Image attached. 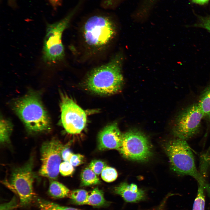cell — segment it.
Returning a JSON list of instances; mask_svg holds the SVG:
<instances>
[{"mask_svg": "<svg viewBox=\"0 0 210 210\" xmlns=\"http://www.w3.org/2000/svg\"><path fill=\"white\" fill-rule=\"evenodd\" d=\"M12 107L29 132L40 133L51 129L49 115L37 92L30 91L15 99Z\"/></svg>", "mask_w": 210, "mask_h": 210, "instance_id": "obj_1", "label": "cell"}, {"mask_svg": "<svg viewBox=\"0 0 210 210\" xmlns=\"http://www.w3.org/2000/svg\"><path fill=\"white\" fill-rule=\"evenodd\" d=\"M122 58L117 56L107 64L96 68L85 80L86 88L101 95H110L120 90L123 83Z\"/></svg>", "mask_w": 210, "mask_h": 210, "instance_id": "obj_2", "label": "cell"}, {"mask_svg": "<svg viewBox=\"0 0 210 210\" xmlns=\"http://www.w3.org/2000/svg\"><path fill=\"white\" fill-rule=\"evenodd\" d=\"M165 150L173 171L181 175L190 176L199 183L207 185L197 169L193 154L186 140L178 138L172 140L166 145Z\"/></svg>", "mask_w": 210, "mask_h": 210, "instance_id": "obj_3", "label": "cell"}, {"mask_svg": "<svg viewBox=\"0 0 210 210\" xmlns=\"http://www.w3.org/2000/svg\"><path fill=\"white\" fill-rule=\"evenodd\" d=\"M81 3L78 4L63 19L52 24H48L43 49L44 61L53 63L62 60L64 56V48L62 38L64 31L71 19L78 12Z\"/></svg>", "mask_w": 210, "mask_h": 210, "instance_id": "obj_4", "label": "cell"}, {"mask_svg": "<svg viewBox=\"0 0 210 210\" xmlns=\"http://www.w3.org/2000/svg\"><path fill=\"white\" fill-rule=\"evenodd\" d=\"M83 28L86 43L95 48L106 45L115 33L113 20L109 15L102 13L94 14L89 17L84 22Z\"/></svg>", "mask_w": 210, "mask_h": 210, "instance_id": "obj_5", "label": "cell"}, {"mask_svg": "<svg viewBox=\"0 0 210 210\" xmlns=\"http://www.w3.org/2000/svg\"><path fill=\"white\" fill-rule=\"evenodd\" d=\"M33 167V159L31 158L23 166L13 171L6 183L18 196L21 206L28 205L32 200L35 177Z\"/></svg>", "mask_w": 210, "mask_h": 210, "instance_id": "obj_6", "label": "cell"}, {"mask_svg": "<svg viewBox=\"0 0 210 210\" xmlns=\"http://www.w3.org/2000/svg\"><path fill=\"white\" fill-rule=\"evenodd\" d=\"M203 114L198 103L190 105L177 116L173 131L177 138L185 140L195 135L200 131Z\"/></svg>", "mask_w": 210, "mask_h": 210, "instance_id": "obj_7", "label": "cell"}, {"mask_svg": "<svg viewBox=\"0 0 210 210\" xmlns=\"http://www.w3.org/2000/svg\"><path fill=\"white\" fill-rule=\"evenodd\" d=\"M60 97L61 120L64 128L69 134H79L86 125L85 112L66 94L61 93Z\"/></svg>", "mask_w": 210, "mask_h": 210, "instance_id": "obj_8", "label": "cell"}, {"mask_svg": "<svg viewBox=\"0 0 210 210\" xmlns=\"http://www.w3.org/2000/svg\"><path fill=\"white\" fill-rule=\"evenodd\" d=\"M118 150L125 158L136 161H143L151 155L148 140L142 133L131 130L123 134L122 141Z\"/></svg>", "mask_w": 210, "mask_h": 210, "instance_id": "obj_9", "label": "cell"}, {"mask_svg": "<svg viewBox=\"0 0 210 210\" xmlns=\"http://www.w3.org/2000/svg\"><path fill=\"white\" fill-rule=\"evenodd\" d=\"M65 146L55 138L42 144L40 150L41 165L39 172L40 175L52 180L57 178L62 151Z\"/></svg>", "mask_w": 210, "mask_h": 210, "instance_id": "obj_10", "label": "cell"}, {"mask_svg": "<svg viewBox=\"0 0 210 210\" xmlns=\"http://www.w3.org/2000/svg\"><path fill=\"white\" fill-rule=\"evenodd\" d=\"M122 136L116 123L107 125L98 134L99 149L101 150L110 149L118 150L121 145Z\"/></svg>", "mask_w": 210, "mask_h": 210, "instance_id": "obj_11", "label": "cell"}, {"mask_svg": "<svg viewBox=\"0 0 210 210\" xmlns=\"http://www.w3.org/2000/svg\"><path fill=\"white\" fill-rule=\"evenodd\" d=\"M114 192L121 196L124 200L128 203H136L144 200L145 193L134 183H121L114 189Z\"/></svg>", "mask_w": 210, "mask_h": 210, "instance_id": "obj_12", "label": "cell"}, {"mask_svg": "<svg viewBox=\"0 0 210 210\" xmlns=\"http://www.w3.org/2000/svg\"><path fill=\"white\" fill-rule=\"evenodd\" d=\"M198 103L204 118L210 121V82L201 92Z\"/></svg>", "mask_w": 210, "mask_h": 210, "instance_id": "obj_13", "label": "cell"}, {"mask_svg": "<svg viewBox=\"0 0 210 210\" xmlns=\"http://www.w3.org/2000/svg\"><path fill=\"white\" fill-rule=\"evenodd\" d=\"M49 195L55 198H62L68 196L70 194L69 189L62 183L52 180L50 182L48 190Z\"/></svg>", "mask_w": 210, "mask_h": 210, "instance_id": "obj_14", "label": "cell"}, {"mask_svg": "<svg viewBox=\"0 0 210 210\" xmlns=\"http://www.w3.org/2000/svg\"><path fill=\"white\" fill-rule=\"evenodd\" d=\"M108 204L104 198L102 191L95 188L89 195L86 204L94 207H101L107 205Z\"/></svg>", "mask_w": 210, "mask_h": 210, "instance_id": "obj_15", "label": "cell"}, {"mask_svg": "<svg viewBox=\"0 0 210 210\" xmlns=\"http://www.w3.org/2000/svg\"><path fill=\"white\" fill-rule=\"evenodd\" d=\"M96 175L89 167L85 168L81 174V185L88 186L100 183V181Z\"/></svg>", "mask_w": 210, "mask_h": 210, "instance_id": "obj_16", "label": "cell"}, {"mask_svg": "<svg viewBox=\"0 0 210 210\" xmlns=\"http://www.w3.org/2000/svg\"><path fill=\"white\" fill-rule=\"evenodd\" d=\"M7 120L1 117L0 123V141L2 144L8 143L10 141L12 127Z\"/></svg>", "mask_w": 210, "mask_h": 210, "instance_id": "obj_17", "label": "cell"}, {"mask_svg": "<svg viewBox=\"0 0 210 210\" xmlns=\"http://www.w3.org/2000/svg\"><path fill=\"white\" fill-rule=\"evenodd\" d=\"M88 192L83 189H77L70 192V198L71 202L78 205L86 204L89 195Z\"/></svg>", "mask_w": 210, "mask_h": 210, "instance_id": "obj_18", "label": "cell"}, {"mask_svg": "<svg viewBox=\"0 0 210 210\" xmlns=\"http://www.w3.org/2000/svg\"><path fill=\"white\" fill-rule=\"evenodd\" d=\"M204 186L199 183L197 195L193 205L192 210H205Z\"/></svg>", "mask_w": 210, "mask_h": 210, "instance_id": "obj_19", "label": "cell"}, {"mask_svg": "<svg viewBox=\"0 0 210 210\" xmlns=\"http://www.w3.org/2000/svg\"><path fill=\"white\" fill-rule=\"evenodd\" d=\"M40 208L41 210H80L73 207L62 206L46 200L42 202Z\"/></svg>", "mask_w": 210, "mask_h": 210, "instance_id": "obj_20", "label": "cell"}, {"mask_svg": "<svg viewBox=\"0 0 210 210\" xmlns=\"http://www.w3.org/2000/svg\"><path fill=\"white\" fill-rule=\"evenodd\" d=\"M118 174L116 170L112 167L106 166L101 173L102 179L107 182H110L116 179Z\"/></svg>", "mask_w": 210, "mask_h": 210, "instance_id": "obj_21", "label": "cell"}, {"mask_svg": "<svg viewBox=\"0 0 210 210\" xmlns=\"http://www.w3.org/2000/svg\"><path fill=\"white\" fill-rule=\"evenodd\" d=\"M106 166L104 162L99 160H95L91 162L89 167L97 175H99Z\"/></svg>", "mask_w": 210, "mask_h": 210, "instance_id": "obj_22", "label": "cell"}, {"mask_svg": "<svg viewBox=\"0 0 210 210\" xmlns=\"http://www.w3.org/2000/svg\"><path fill=\"white\" fill-rule=\"evenodd\" d=\"M74 169L69 162L64 161L61 163L59 167V172L63 176H66L72 174Z\"/></svg>", "mask_w": 210, "mask_h": 210, "instance_id": "obj_23", "label": "cell"}, {"mask_svg": "<svg viewBox=\"0 0 210 210\" xmlns=\"http://www.w3.org/2000/svg\"><path fill=\"white\" fill-rule=\"evenodd\" d=\"M84 157L79 154L72 153L70 156L68 162L73 166H77L84 163Z\"/></svg>", "mask_w": 210, "mask_h": 210, "instance_id": "obj_24", "label": "cell"}, {"mask_svg": "<svg viewBox=\"0 0 210 210\" xmlns=\"http://www.w3.org/2000/svg\"><path fill=\"white\" fill-rule=\"evenodd\" d=\"M193 26L204 29L210 33V15L200 18L198 22Z\"/></svg>", "mask_w": 210, "mask_h": 210, "instance_id": "obj_25", "label": "cell"}, {"mask_svg": "<svg viewBox=\"0 0 210 210\" xmlns=\"http://www.w3.org/2000/svg\"><path fill=\"white\" fill-rule=\"evenodd\" d=\"M17 202L16 198L14 197L9 202L1 205L0 210H12L17 206Z\"/></svg>", "mask_w": 210, "mask_h": 210, "instance_id": "obj_26", "label": "cell"}, {"mask_svg": "<svg viewBox=\"0 0 210 210\" xmlns=\"http://www.w3.org/2000/svg\"><path fill=\"white\" fill-rule=\"evenodd\" d=\"M72 153L70 149L68 147L65 146L62 151V159L64 161L68 162L69 158Z\"/></svg>", "mask_w": 210, "mask_h": 210, "instance_id": "obj_27", "label": "cell"}, {"mask_svg": "<svg viewBox=\"0 0 210 210\" xmlns=\"http://www.w3.org/2000/svg\"><path fill=\"white\" fill-rule=\"evenodd\" d=\"M194 3L200 4H204L208 2L209 0H191Z\"/></svg>", "mask_w": 210, "mask_h": 210, "instance_id": "obj_28", "label": "cell"}, {"mask_svg": "<svg viewBox=\"0 0 210 210\" xmlns=\"http://www.w3.org/2000/svg\"><path fill=\"white\" fill-rule=\"evenodd\" d=\"M154 0V1H156V0Z\"/></svg>", "mask_w": 210, "mask_h": 210, "instance_id": "obj_29", "label": "cell"}]
</instances>
